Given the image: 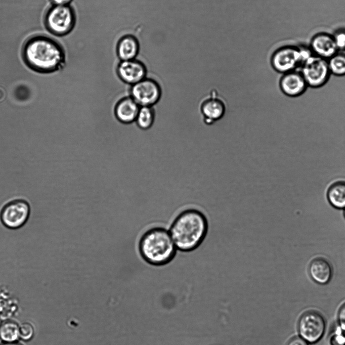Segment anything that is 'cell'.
Wrapping results in <instances>:
<instances>
[{
  "mask_svg": "<svg viewBox=\"0 0 345 345\" xmlns=\"http://www.w3.org/2000/svg\"><path fill=\"white\" fill-rule=\"evenodd\" d=\"M209 229L207 217L197 207L189 206L180 210L172 219L169 232L178 250L191 252L205 240Z\"/></svg>",
  "mask_w": 345,
  "mask_h": 345,
  "instance_id": "cell-1",
  "label": "cell"
},
{
  "mask_svg": "<svg viewBox=\"0 0 345 345\" xmlns=\"http://www.w3.org/2000/svg\"><path fill=\"white\" fill-rule=\"evenodd\" d=\"M25 65L32 71L48 74L62 69L65 63V53L56 39L44 34L28 37L22 48Z\"/></svg>",
  "mask_w": 345,
  "mask_h": 345,
  "instance_id": "cell-2",
  "label": "cell"
},
{
  "mask_svg": "<svg viewBox=\"0 0 345 345\" xmlns=\"http://www.w3.org/2000/svg\"><path fill=\"white\" fill-rule=\"evenodd\" d=\"M138 249L145 262L155 266L169 263L178 251L168 230L160 226L151 227L142 234Z\"/></svg>",
  "mask_w": 345,
  "mask_h": 345,
  "instance_id": "cell-3",
  "label": "cell"
},
{
  "mask_svg": "<svg viewBox=\"0 0 345 345\" xmlns=\"http://www.w3.org/2000/svg\"><path fill=\"white\" fill-rule=\"evenodd\" d=\"M44 25L52 34L64 36L69 33L74 27L76 16L70 5H52L46 12Z\"/></svg>",
  "mask_w": 345,
  "mask_h": 345,
  "instance_id": "cell-4",
  "label": "cell"
},
{
  "mask_svg": "<svg viewBox=\"0 0 345 345\" xmlns=\"http://www.w3.org/2000/svg\"><path fill=\"white\" fill-rule=\"evenodd\" d=\"M299 71L308 87L319 89L329 81L331 75L327 60L313 55L300 67Z\"/></svg>",
  "mask_w": 345,
  "mask_h": 345,
  "instance_id": "cell-5",
  "label": "cell"
},
{
  "mask_svg": "<svg viewBox=\"0 0 345 345\" xmlns=\"http://www.w3.org/2000/svg\"><path fill=\"white\" fill-rule=\"evenodd\" d=\"M30 211V206L26 200L14 199L3 207L0 212V220L5 227L17 229L27 222Z\"/></svg>",
  "mask_w": 345,
  "mask_h": 345,
  "instance_id": "cell-6",
  "label": "cell"
},
{
  "mask_svg": "<svg viewBox=\"0 0 345 345\" xmlns=\"http://www.w3.org/2000/svg\"><path fill=\"white\" fill-rule=\"evenodd\" d=\"M270 64L277 72L284 74L301 66L297 46L286 45L277 49L271 55Z\"/></svg>",
  "mask_w": 345,
  "mask_h": 345,
  "instance_id": "cell-7",
  "label": "cell"
},
{
  "mask_svg": "<svg viewBox=\"0 0 345 345\" xmlns=\"http://www.w3.org/2000/svg\"><path fill=\"white\" fill-rule=\"evenodd\" d=\"M161 88L154 79L145 78L131 85L130 97L140 107H153L160 100Z\"/></svg>",
  "mask_w": 345,
  "mask_h": 345,
  "instance_id": "cell-8",
  "label": "cell"
},
{
  "mask_svg": "<svg viewBox=\"0 0 345 345\" xmlns=\"http://www.w3.org/2000/svg\"><path fill=\"white\" fill-rule=\"evenodd\" d=\"M298 328L301 338L308 342L315 343L319 340L324 334L325 320L318 312H308L301 316Z\"/></svg>",
  "mask_w": 345,
  "mask_h": 345,
  "instance_id": "cell-9",
  "label": "cell"
},
{
  "mask_svg": "<svg viewBox=\"0 0 345 345\" xmlns=\"http://www.w3.org/2000/svg\"><path fill=\"white\" fill-rule=\"evenodd\" d=\"M116 73L122 81L132 85L146 78L147 69L143 63L135 59L120 61Z\"/></svg>",
  "mask_w": 345,
  "mask_h": 345,
  "instance_id": "cell-10",
  "label": "cell"
},
{
  "mask_svg": "<svg viewBox=\"0 0 345 345\" xmlns=\"http://www.w3.org/2000/svg\"><path fill=\"white\" fill-rule=\"evenodd\" d=\"M279 85L281 92L289 98L300 97L308 88L301 73L297 70L283 74L280 78Z\"/></svg>",
  "mask_w": 345,
  "mask_h": 345,
  "instance_id": "cell-11",
  "label": "cell"
},
{
  "mask_svg": "<svg viewBox=\"0 0 345 345\" xmlns=\"http://www.w3.org/2000/svg\"><path fill=\"white\" fill-rule=\"evenodd\" d=\"M226 107L224 101L218 96L215 91L206 97L201 102L200 111L203 121L211 124L224 116Z\"/></svg>",
  "mask_w": 345,
  "mask_h": 345,
  "instance_id": "cell-12",
  "label": "cell"
},
{
  "mask_svg": "<svg viewBox=\"0 0 345 345\" xmlns=\"http://www.w3.org/2000/svg\"><path fill=\"white\" fill-rule=\"evenodd\" d=\"M309 46L314 55L326 60L338 52L332 35L325 32L314 35Z\"/></svg>",
  "mask_w": 345,
  "mask_h": 345,
  "instance_id": "cell-13",
  "label": "cell"
},
{
  "mask_svg": "<svg viewBox=\"0 0 345 345\" xmlns=\"http://www.w3.org/2000/svg\"><path fill=\"white\" fill-rule=\"evenodd\" d=\"M140 107L130 96L120 100L114 108V114L117 119L124 124L136 121Z\"/></svg>",
  "mask_w": 345,
  "mask_h": 345,
  "instance_id": "cell-14",
  "label": "cell"
},
{
  "mask_svg": "<svg viewBox=\"0 0 345 345\" xmlns=\"http://www.w3.org/2000/svg\"><path fill=\"white\" fill-rule=\"evenodd\" d=\"M139 50L140 45L137 38L131 34L121 37L116 46V53L120 61L135 59Z\"/></svg>",
  "mask_w": 345,
  "mask_h": 345,
  "instance_id": "cell-15",
  "label": "cell"
},
{
  "mask_svg": "<svg viewBox=\"0 0 345 345\" xmlns=\"http://www.w3.org/2000/svg\"><path fill=\"white\" fill-rule=\"evenodd\" d=\"M309 271L314 281L320 284L327 283L332 275L330 265L322 258H317L313 260L311 263Z\"/></svg>",
  "mask_w": 345,
  "mask_h": 345,
  "instance_id": "cell-16",
  "label": "cell"
},
{
  "mask_svg": "<svg viewBox=\"0 0 345 345\" xmlns=\"http://www.w3.org/2000/svg\"><path fill=\"white\" fill-rule=\"evenodd\" d=\"M328 200L335 207H345V182H339L330 188L328 193Z\"/></svg>",
  "mask_w": 345,
  "mask_h": 345,
  "instance_id": "cell-17",
  "label": "cell"
},
{
  "mask_svg": "<svg viewBox=\"0 0 345 345\" xmlns=\"http://www.w3.org/2000/svg\"><path fill=\"white\" fill-rule=\"evenodd\" d=\"M155 112L152 107H140L136 122L137 125L142 130H148L154 123Z\"/></svg>",
  "mask_w": 345,
  "mask_h": 345,
  "instance_id": "cell-18",
  "label": "cell"
},
{
  "mask_svg": "<svg viewBox=\"0 0 345 345\" xmlns=\"http://www.w3.org/2000/svg\"><path fill=\"white\" fill-rule=\"evenodd\" d=\"M327 61L331 74L338 77L345 76V53L338 51Z\"/></svg>",
  "mask_w": 345,
  "mask_h": 345,
  "instance_id": "cell-19",
  "label": "cell"
},
{
  "mask_svg": "<svg viewBox=\"0 0 345 345\" xmlns=\"http://www.w3.org/2000/svg\"><path fill=\"white\" fill-rule=\"evenodd\" d=\"M19 336V327L14 322H6L0 326V338L7 342H13Z\"/></svg>",
  "mask_w": 345,
  "mask_h": 345,
  "instance_id": "cell-20",
  "label": "cell"
},
{
  "mask_svg": "<svg viewBox=\"0 0 345 345\" xmlns=\"http://www.w3.org/2000/svg\"><path fill=\"white\" fill-rule=\"evenodd\" d=\"M332 35L338 51L345 52V27L336 29Z\"/></svg>",
  "mask_w": 345,
  "mask_h": 345,
  "instance_id": "cell-21",
  "label": "cell"
},
{
  "mask_svg": "<svg viewBox=\"0 0 345 345\" xmlns=\"http://www.w3.org/2000/svg\"><path fill=\"white\" fill-rule=\"evenodd\" d=\"M34 333L33 327L29 323H24L19 327V336L24 340L30 339Z\"/></svg>",
  "mask_w": 345,
  "mask_h": 345,
  "instance_id": "cell-22",
  "label": "cell"
},
{
  "mask_svg": "<svg viewBox=\"0 0 345 345\" xmlns=\"http://www.w3.org/2000/svg\"><path fill=\"white\" fill-rule=\"evenodd\" d=\"M338 319L341 326L345 328V304L341 307L338 311Z\"/></svg>",
  "mask_w": 345,
  "mask_h": 345,
  "instance_id": "cell-23",
  "label": "cell"
},
{
  "mask_svg": "<svg viewBox=\"0 0 345 345\" xmlns=\"http://www.w3.org/2000/svg\"><path fill=\"white\" fill-rule=\"evenodd\" d=\"M287 345H309L308 342L301 337H296L291 339Z\"/></svg>",
  "mask_w": 345,
  "mask_h": 345,
  "instance_id": "cell-24",
  "label": "cell"
},
{
  "mask_svg": "<svg viewBox=\"0 0 345 345\" xmlns=\"http://www.w3.org/2000/svg\"><path fill=\"white\" fill-rule=\"evenodd\" d=\"M53 5H69L72 0H50Z\"/></svg>",
  "mask_w": 345,
  "mask_h": 345,
  "instance_id": "cell-25",
  "label": "cell"
},
{
  "mask_svg": "<svg viewBox=\"0 0 345 345\" xmlns=\"http://www.w3.org/2000/svg\"><path fill=\"white\" fill-rule=\"evenodd\" d=\"M2 345H21V344L15 342H7Z\"/></svg>",
  "mask_w": 345,
  "mask_h": 345,
  "instance_id": "cell-26",
  "label": "cell"
}]
</instances>
